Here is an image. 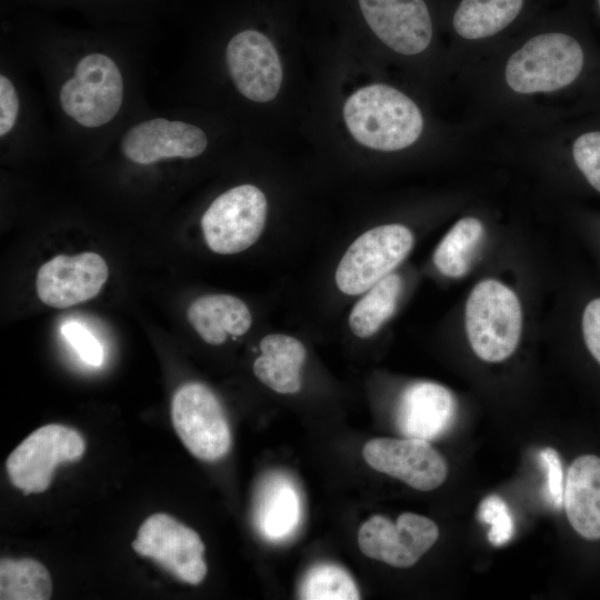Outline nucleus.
I'll return each mask as SVG.
<instances>
[{"instance_id":"4","label":"nucleus","mask_w":600,"mask_h":600,"mask_svg":"<svg viewBox=\"0 0 600 600\" xmlns=\"http://www.w3.org/2000/svg\"><path fill=\"white\" fill-rule=\"evenodd\" d=\"M413 234L400 223L374 227L359 236L342 256L334 273L347 296L364 293L392 273L413 247Z\"/></svg>"},{"instance_id":"8","label":"nucleus","mask_w":600,"mask_h":600,"mask_svg":"<svg viewBox=\"0 0 600 600\" xmlns=\"http://www.w3.org/2000/svg\"><path fill=\"white\" fill-rule=\"evenodd\" d=\"M86 450L81 434L67 426L47 424L29 434L8 457L11 483L24 494L43 492L58 464L79 460Z\"/></svg>"},{"instance_id":"15","label":"nucleus","mask_w":600,"mask_h":600,"mask_svg":"<svg viewBox=\"0 0 600 600\" xmlns=\"http://www.w3.org/2000/svg\"><path fill=\"white\" fill-rule=\"evenodd\" d=\"M207 146V136L199 127L163 118L133 126L126 132L120 144L123 156L139 164L171 158H196Z\"/></svg>"},{"instance_id":"13","label":"nucleus","mask_w":600,"mask_h":600,"mask_svg":"<svg viewBox=\"0 0 600 600\" xmlns=\"http://www.w3.org/2000/svg\"><path fill=\"white\" fill-rule=\"evenodd\" d=\"M226 61L241 94L256 102L272 100L282 82V67L272 42L259 31L244 30L228 43Z\"/></svg>"},{"instance_id":"29","label":"nucleus","mask_w":600,"mask_h":600,"mask_svg":"<svg viewBox=\"0 0 600 600\" xmlns=\"http://www.w3.org/2000/svg\"><path fill=\"white\" fill-rule=\"evenodd\" d=\"M540 460L546 473L547 496L553 508H561L563 504V470L559 453L550 447L540 452Z\"/></svg>"},{"instance_id":"11","label":"nucleus","mask_w":600,"mask_h":600,"mask_svg":"<svg viewBox=\"0 0 600 600\" xmlns=\"http://www.w3.org/2000/svg\"><path fill=\"white\" fill-rule=\"evenodd\" d=\"M362 456L374 470L420 491L440 487L448 474L444 458L422 439H372L364 444Z\"/></svg>"},{"instance_id":"7","label":"nucleus","mask_w":600,"mask_h":600,"mask_svg":"<svg viewBox=\"0 0 600 600\" xmlns=\"http://www.w3.org/2000/svg\"><path fill=\"white\" fill-rule=\"evenodd\" d=\"M171 419L184 447L196 458L217 461L231 447V432L222 406L204 384L189 382L173 394Z\"/></svg>"},{"instance_id":"27","label":"nucleus","mask_w":600,"mask_h":600,"mask_svg":"<svg viewBox=\"0 0 600 600\" xmlns=\"http://www.w3.org/2000/svg\"><path fill=\"white\" fill-rule=\"evenodd\" d=\"M572 153L579 170L600 192V131L588 132L577 138Z\"/></svg>"},{"instance_id":"20","label":"nucleus","mask_w":600,"mask_h":600,"mask_svg":"<svg viewBox=\"0 0 600 600\" xmlns=\"http://www.w3.org/2000/svg\"><path fill=\"white\" fill-rule=\"evenodd\" d=\"M258 527L264 538L281 541L290 537L300 521L297 489L283 477H273L261 491Z\"/></svg>"},{"instance_id":"30","label":"nucleus","mask_w":600,"mask_h":600,"mask_svg":"<svg viewBox=\"0 0 600 600\" xmlns=\"http://www.w3.org/2000/svg\"><path fill=\"white\" fill-rule=\"evenodd\" d=\"M19 113V98L9 78L0 76V136H6L14 126Z\"/></svg>"},{"instance_id":"14","label":"nucleus","mask_w":600,"mask_h":600,"mask_svg":"<svg viewBox=\"0 0 600 600\" xmlns=\"http://www.w3.org/2000/svg\"><path fill=\"white\" fill-rule=\"evenodd\" d=\"M361 12L376 36L392 50L413 56L432 38V22L423 0H359Z\"/></svg>"},{"instance_id":"1","label":"nucleus","mask_w":600,"mask_h":600,"mask_svg":"<svg viewBox=\"0 0 600 600\" xmlns=\"http://www.w3.org/2000/svg\"><path fill=\"white\" fill-rule=\"evenodd\" d=\"M343 118L359 143L380 151L411 146L423 128L417 104L401 91L380 83L352 93L344 103Z\"/></svg>"},{"instance_id":"6","label":"nucleus","mask_w":600,"mask_h":600,"mask_svg":"<svg viewBox=\"0 0 600 600\" xmlns=\"http://www.w3.org/2000/svg\"><path fill=\"white\" fill-rule=\"evenodd\" d=\"M267 211L266 196L256 186L241 184L224 191L201 218L207 246L219 254L250 248L263 231Z\"/></svg>"},{"instance_id":"31","label":"nucleus","mask_w":600,"mask_h":600,"mask_svg":"<svg viewBox=\"0 0 600 600\" xmlns=\"http://www.w3.org/2000/svg\"><path fill=\"white\" fill-rule=\"evenodd\" d=\"M582 333L586 346L600 363V298L591 300L582 314Z\"/></svg>"},{"instance_id":"28","label":"nucleus","mask_w":600,"mask_h":600,"mask_svg":"<svg viewBox=\"0 0 600 600\" xmlns=\"http://www.w3.org/2000/svg\"><path fill=\"white\" fill-rule=\"evenodd\" d=\"M64 339L88 364L99 367L103 362V348L98 339L82 324L71 321L61 326Z\"/></svg>"},{"instance_id":"2","label":"nucleus","mask_w":600,"mask_h":600,"mask_svg":"<svg viewBox=\"0 0 600 600\" xmlns=\"http://www.w3.org/2000/svg\"><path fill=\"white\" fill-rule=\"evenodd\" d=\"M464 322L473 352L487 362L508 359L517 349L522 311L517 294L493 279L474 286L466 303Z\"/></svg>"},{"instance_id":"17","label":"nucleus","mask_w":600,"mask_h":600,"mask_svg":"<svg viewBox=\"0 0 600 600\" xmlns=\"http://www.w3.org/2000/svg\"><path fill=\"white\" fill-rule=\"evenodd\" d=\"M563 506L572 528L588 540L600 539V458L578 457L569 467Z\"/></svg>"},{"instance_id":"12","label":"nucleus","mask_w":600,"mask_h":600,"mask_svg":"<svg viewBox=\"0 0 600 600\" xmlns=\"http://www.w3.org/2000/svg\"><path fill=\"white\" fill-rule=\"evenodd\" d=\"M108 274L107 262L98 253L58 254L40 267L37 293L49 307L69 308L94 298Z\"/></svg>"},{"instance_id":"26","label":"nucleus","mask_w":600,"mask_h":600,"mask_svg":"<svg viewBox=\"0 0 600 600\" xmlns=\"http://www.w3.org/2000/svg\"><path fill=\"white\" fill-rule=\"evenodd\" d=\"M478 519L490 524L488 539L494 547H501L512 538L513 519L507 503L499 496H488L480 502Z\"/></svg>"},{"instance_id":"23","label":"nucleus","mask_w":600,"mask_h":600,"mask_svg":"<svg viewBox=\"0 0 600 600\" xmlns=\"http://www.w3.org/2000/svg\"><path fill=\"white\" fill-rule=\"evenodd\" d=\"M482 236L483 226L478 219L466 217L458 220L433 253L437 269L449 278L464 276L470 268Z\"/></svg>"},{"instance_id":"5","label":"nucleus","mask_w":600,"mask_h":600,"mask_svg":"<svg viewBox=\"0 0 600 600\" xmlns=\"http://www.w3.org/2000/svg\"><path fill=\"white\" fill-rule=\"evenodd\" d=\"M123 99V80L116 62L106 54L90 53L79 60L74 74L59 93L62 110L86 128L111 121Z\"/></svg>"},{"instance_id":"24","label":"nucleus","mask_w":600,"mask_h":600,"mask_svg":"<svg viewBox=\"0 0 600 600\" xmlns=\"http://www.w3.org/2000/svg\"><path fill=\"white\" fill-rule=\"evenodd\" d=\"M51 593V578L42 563L34 559H1V600H47Z\"/></svg>"},{"instance_id":"9","label":"nucleus","mask_w":600,"mask_h":600,"mask_svg":"<svg viewBox=\"0 0 600 600\" xmlns=\"http://www.w3.org/2000/svg\"><path fill=\"white\" fill-rule=\"evenodd\" d=\"M132 548L183 582L199 584L207 574L201 538L167 513H154L147 518L138 530Z\"/></svg>"},{"instance_id":"19","label":"nucleus","mask_w":600,"mask_h":600,"mask_svg":"<svg viewBox=\"0 0 600 600\" xmlns=\"http://www.w3.org/2000/svg\"><path fill=\"white\" fill-rule=\"evenodd\" d=\"M261 356L253 362L256 377L281 394L297 393L301 388L300 369L307 351L297 338L272 333L260 341Z\"/></svg>"},{"instance_id":"22","label":"nucleus","mask_w":600,"mask_h":600,"mask_svg":"<svg viewBox=\"0 0 600 600\" xmlns=\"http://www.w3.org/2000/svg\"><path fill=\"white\" fill-rule=\"evenodd\" d=\"M401 287L400 276L390 273L367 290L349 314L351 332L361 339L373 336L396 311Z\"/></svg>"},{"instance_id":"16","label":"nucleus","mask_w":600,"mask_h":600,"mask_svg":"<svg viewBox=\"0 0 600 600\" xmlns=\"http://www.w3.org/2000/svg\"><path fill=\"white\" fill-rule=\"evenodd\" d=\"M457 413L454 396L446 387L419 381L404 389L397 409V427L409 438L432 441L452 426Z\"/></svg>"},{"instance_id":"25","label":"nucleus","mask_w":600,"mask_h":600,"mask_svg":"<svg viewBox=\"0 0 600 600\" xmlns=\"http://www.w3.org/2000/svg\"><path fill=\"white\" fill-rule=\"evenodd\" d=\"M299 596L306 600L360 599V592L351 576L332 563L312 567L301 581Z\"/></svg>"},{"instance_id":"3","label":"nucleus","mask_w":600,"mask_h":600,"mask_svg":"<svg viewBox=\"0 0 600 600\" xmlns=\"http://www.w3.org/2000/svg\"><path fill=\"white\" fill-rule=\"evenodd\" d=\"M583 66L579 42L564 33L530 39L507 62L506 80L519 93L549 92L577 79Z\"/></svg>"},{"instance_id":"10","label":"nucleus","mask_w":600,"mask_h":600,"mask_svg":"<svg viewBox=\"0 0 600 600\" xmlns=\"http://www.w3.org/2000/svg\"><path fill=\"white\" fill-rule=\"evenodd\" d=\"M438 537V526L427 517L404 512L393 523L376 514L361 524L358 544L368 558L392 567L408 568L434 544Z\"/></svg>"},{"instance_id":"18","label":"nucleus","mask_w":600,"mask_h":600,"mask_svg":"<svg viewBox=\"0 0 600 600\" xmlns=\"http://www.w3.org/2000/svg\"><path fill=\"white\" fill-rule=\"evenodd\" d=\"M187 317L203 341L212 346L223 343L228 336L248 332L252 316L248 306L231 294H206L188 308Z\"/></svg>"},{"instance_id":"21","label":"nucleus","mask_w":600,"mask_h":600,"mask_svg":"<svg viewBox=\"0 0 600 600\" xmlns=\"http://www.w3.org/2000/svg\"><path fill=\"white\" fill-rule=\"evenodd\" d=\"M523 0H462L453 16L459 36L474 40L491 37L519 14Z\"/></svg>"}]
</instances>
